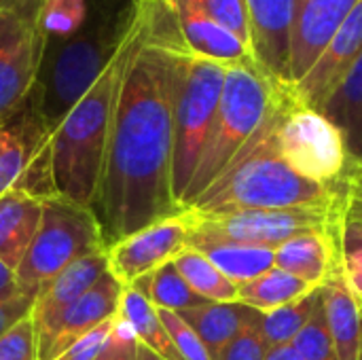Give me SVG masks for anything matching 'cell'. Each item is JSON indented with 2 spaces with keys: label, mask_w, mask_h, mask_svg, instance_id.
Masks as SVG:
<instances>
[{
  "label": "cell",
  "mask_w": 362,
  "mask_h": 360,
  "mask_svg": "<svg viewBox=\"0 0 362 360\" xmlns=\"http://www.w3.org/2000/svg\"><path fill=\"white\" fill-rule=\"evenodd\" d=\"M42 219V199L21 187L0 197V261L13 272L23 261Z\"/></svg>",
  "instance_id": "ffe728a7"
},
{
  "label": "cell",
  "mask_w": 362,
  "mask_h": 360,
  "mask_svg": "<svg viewBox=\"0 0 362 360\" xmlns=\"http://www.w3.org/2000/svg\"><path fill=\"white\" fill-rule=\"evenodd\" d=\"M189 246L206 255L214 263V267L238 286H244L276 267V250L272 248L240 246L197 238H191Z\"/></svg>",
  "instance_id": "7402d4cb"
},
{
  "label": "cell",
  "mask_w": 362,
  "mask_h": 360,
  "mask_svg": "<svg viewBox=\"0 0 362 360\" xmlns=\"http://www.w3.org/2000/svg\"><path fill=\"white\" fill-rule=\"evenodd\" d=\"M358 360H362V346H361V354H358Z\"/></svg>",
  "instance_id": "60d3db41"
},
{
  "label": "cell",
  "mask_w": 362,
  "mask_h": 360,
  "mask_svg": "<svg viewBox=\"0 0 362 360\" xmlns=\"http://www.w3.org/2000/svg\"><path fill=\"white\" fill-rule=\"evenodd\" d=\"M282 91L286 89L272 83L259 68H227L208 144L185 195L182 210L191 208L231 168L259 132Z\"/></svg>",
  "instance_id": "5b68a950"
},
{
  "label": "cell",
  "mask_w": 362,
  "mask_h": 360,
  "mask_svg": "<svg viewBox=\"0 0 362 360\" xmlns=\"http://www.w3.org/2000/svg\"><path fill=\"white\" fill-rule=\"evenodd\" d=\"M180 57L182 53L148 36L138 8L136 36L119 85L104 170L91 206L106 248L182 210L172 193Z\"/></svg>",
  "instance_id": "6da1fadb"
},
{
  "label": "cell",
  "mask_w": 362,
  "mask_h": 360,
  "mask_svg": "<svg viewBox=\"0 0 362 360\" xmlns=\"http://www.w3.org/2000/svg\"><path fill=\"white\" fill-rule=\"evenodd\" d=\"M4 2H6V0H0V8H2V4H4Z\"/></svg>",
  "instance_id": "b9f144b4"
},
{
  "label": "cell",
  "mask_w": 362,
  "mask_h": 360,
  "mask_svg": "<svg viewBox=\"0 0 362 360\" xmlns=\"http://www.w3.org/2000/svg\"><path fill=\"white\" fill-rule=\"evenodd\" d=\"M0 360H38V342L32 316L0 337Z\"/></svg>",
  "instance_id": "d6a6232c"
},
{
  "label": "cell",
  "mask_w": 362,
  "mask_h": 360,
  "mask_svg": "<svg viewBox=\"0 0 362 360\" xmlns=\"http://www.w3.org/2000/svg\"><path fill=\"white\" fill-rule=\"evenodd\" d=\"M293 89L280 93L272 112L231 168L191 206L199 214L244 210L329 208L341 202L339 182L318 185L299 176L278 151V125Z\"/></svg>",
  "instance_id": "7a4b0ae2"
},
{
  "label": "cell",
  "mask_w": 362,
  "mask_h": 360,
  "mask_svg": "<svg viewBox=\"0 0 362 360\" xmlns=\"http://www.w3.org/2000/svg\"><path fill=\"white\" fill-rule=\"evenodd\" d=\"M341 272L348 289L362 306V244L341 250Z\"/></svg>",
  "instance_id": "8d00e7d4"
},
{
  "label": "cell",
  "mask_w": 362,
  "mask_h": 360,
  "mask_svg": "<svg viewBox=\"0 0 362 360\" xmlns=\"http://www.w3.org/2000/svg\"><path fill=\"white\" fill-rule=\"evenodd\" d=\"M195 223L191 208L174 216L157 221L106 248L108 272L123 284L132 286L140 278L153 274L172 261L182 248L189 246V236Z\"/></svg>",
  "instance_id": "8fae6325"
},
{
  "label": "cell",
  "mask_w": 362,
  "mask_h": 360,
  "mask_svg": "<svg viewBox=\"0 0 362 360\" xmlns=\"http://www.w3.org/2000/svg\"><path fill=\"white\" fill-rule=\"evenodd\" d=\"M320 303L339 360H358L362 346V306L344 280L341 261L320 286Z\"/></svg>",
  "instance_id": "d6986e66"
},
{
  "label": "cell",
  "mask_w": 362,
  "mask_h": 360,
  "mask_svg": "<svg viewBox=\"0 0 362 360\" xmlns=\"http://www.w3.org/2000/svg\"><path fill=\"white\" fill-rule=\"evenodd\" d=\"M265 360H303V359H301V354L293 348V344H288V346L272 348Z\"/></svg>",
  "instance_id": "f35d334b"
},
{
  "label": "cell",
  "mask_w": 362,
  "mask_h": 360,
  "mask_svg": "<svg viewBox=\"0 0 362 360\" xmlns=\"http://www.w3.org/2000/svg\"><path fill=\"white\" fill-rule=\"evenodd\" d=\"M157 312L182 360H214L208 348L204 346V342L199 339V335L182 320L180 314L170 310H157Z\"/></svg>",
  "instance_id": "1f68e13d"
},
{
  "label": "cell",
  "mask_w": 362,
  "mask_h": 360,
  "mask_svg": "<svg viewBox=\"0 0 362 360\" xmlns=\"http://www.w3.org/2000/svg\"><path fill=\"white\" fill-rule=\"evenodd\" d=\"M356 2L358 0H293L291 85H297L310 72Z\"/></svg>",
  "instance_id": "5bb4252c"
},
{
  "label": "cell",
  "mask_w": 362,
  "mask_h": 360,
  "mask_svg": "<svg viewBox=\"0 0 362 360\" xmlns=\"http://www.w3.org/2000/svg\"><path fill=\"white\" fill-rule=\"evenodd\" d=\"M136 360H163L161 356H157L153 350H148L146 346L138 344V350H136Z\"/></svg>",
  "instance_id": "ab89813d"
},
{
  "label": "cell",
  "mask_w": 362,
  "mask_h": 360,
  "mask_svg": "<svg viewBox=\"0 0 362 360\" xmlns=\"http://www.w3.org/2000/svg\"><path fill=\"white\" fill-rule=\"evenodd\" d=\"M199 335L212 359H216L242 331L261 325L263 314L244 303H206L176 312Z\"/></svg>",
  "instance_id": "44dd1931"
},
{
  "label": "cell",
  "mask_w": 362,
  "mask_h": 360,
  "mask_svg": "<svg viewBox=\"0 0 362 360\" xmlns=\"http://www.w3.org/2000/svg\"><path fill=\"white\" fill-rule=\"evenodd\" d=\"M91 0H45L42 30L47 45L64 42L78 34L89 19Z\"/></svg>",
  "instance_id": "f546056e"
},
{
  "label": "cell",
  "mask_w": 362,
  "mask_h": 360,
  "mask_svg": "<svg viewBox=\"0 0 362 360\" xmlns=\"http://www.w3.org/2000/svg\"><path fill=\"white\" fill-rule=\"evenodd\" d=\"M320 112L341 129L350 159L362 163V55L325 102Z\"/></svg>",
  "instance_id": "603a6c76"
},
{
  "label": "cell",
  "mask_w": 362,
  "mask_h": 360,
  "mask_svg": "<svg viewBox=\"0 0 362 360\" xmlns=\"http://www.w3.org/2000/svg\"><path fill=\"white\" fill-rule=\"evenodd\" d=\"M278 151L299 176L318 185L339 182L352 163L341 129L320 110L301 106L295 95L278 125Z\"/></svg>",
  "instance_id": "30bf717a"
},
{
  "label": "cell",
  "mask_w": 362,
  "mask_h": 360,
  "mask_svg": "<svg viewBox=\"0 0 362 360\" xmlns=\"http://www.w3.org/2000/svg\"><path fill=\"white\" fill-rule=\"evenodd\" d=\"M134 19L136 0H91L83 30L47 45L30 98L51 134L115 59Z\"/></svg>",
  "instance_id": "3957f363"
},
{
  "label": "cell",
  "mask_w": 362,
  "mask_h": 360,
  "mask_svg": "<svg viewBox=\"0 0 362 360\" xmlns=\"http://www.w3.org/2000/svg\"><path fill=\"white\" fill-rule=\"evenodd\" d=\"M104 250L106 244L93 210L51 195L42 199L40 227L15 276L23 291L38 293L68 265Z\"/></svg>",
  "instance_id": "52a82bcc"
},
{
  "label": "cell",
  "mask_w": 362,
  "mask_h": 360,
  "mask_svg": "<svg viewBox=\"0 0 362 360\" xmlns=\"http://www.w3.org/2000/svg\"><path fill=\"white\" fill-rule=\"evenodd\" d=\"M252 25V51L263 74L280 89L291 85L293 0H246Z\"/></svg>",
  "instance_id": "9a60e30c"
},
{
  "label": "cell",
  "mask_w": 362,
  "mask_h": 360,
  "mask_svg": "<svg viewBox=\"0 0 362 360\" xmlns=\"http://www.w3.org/2000/svg\"><path fill=\"white\" fill-rule=\"evenodd\" d=\"M136 350H138V337L134 329L129 327L127 320H123L117 312V327L110 337L108 348L98 360H136Z\"/></svg>",
  "instance_id": "e575fe53"
},
{
  "label": "cell",
  "mask_w": 362,
  "mask_h": 360,
  "mask_svg": "<svg viewBox=\"0 0 362 360\" xmlns=\"http://www.w3.org/2000/svg\"><path fill=\"white\" fill-rule=\"evenodd\" d=\"M165 6L191 8L238 34L252 49V25L246 0H157ZM255 53V51H252ZM257 59V57H255Z\"/></svg>",
  "instance_id": "f1b7e54d"
},
{
  "label": "cell",
  "mask_w": 362,
  "mask_h": 360,
  "mask_svg": "<svg viewBox=\"0 0 362 360\" xmlns=\"http://www.w3.org/2000/svg\"><path fill=\"white\" fill-rule=\"evenodd\" d=\"M21 291L23 289L19 286L15 272L4 261H0V301H6V299L19 295Z\"/></svg>",
  "instance_id": "74e56055"
},
{
  "label": "cell",
  "mask_w": 362,
  "mask_h": 360,
  "mask_svg": "<svg viewBox=\"0 0 362 360\" xmlns=\"http://www.w3.org/2000/svg\"><path fill=\"white\" fill-rule=\"evenodd\" d=\"M362 55V0L356 2L348 19L329 40L310 72L293 85V95L301 106L320 110L337 85Z\"/></svg>",
  "instance_id": "4fadbf2b"
},
{
  "label": "cell",
  "mask_w": 362,
  "mask_h": 360,
  "mask_svg": "<svg viewBox=\"0 0 362 360\" xmlns=\"http://www.w3.org/2000/svg\"><path fill=\"white\" fill-rule=\"evenodd\" d=\"M227 66L202 57H180V79L174 104L172 193L178 208L191 187L223 93Z\"/></svg>",
  "instance_id": "8992f818"
},
{
  "label": "cell",
  "mask_w": 362,
  "mask_h": 360,
  "mask_svg": "<svg viewBox=\"0 0 362 360\" xmlns=\"http://www.w3.org/2000/svg\"><path fill=\"white\" fill-rule=\"evenodd\" d=\"M51 132L38 115L32 98L4 123H0V197L19 185L25 170L49 144Z\"/></svg>",
  "instance_id": "2e32d148"
},
{
  "label": "cell",
  "mask_w": 362,
  "mask_h": 360,
  "mask_svg": "<svg viewBox=\"0 0 362 360\" xmlns=\"http://www.w3.org/2000/svg\"><path fill=\"white\" fill-rule=\"evenodd\" d=\"M45 0H6L0 8V123L30 98L47 51Z\"/></svg>",
  "instance_id": "9c48e42d"
},
{
  "label": "cell",
  "mask_w": 362,
  "mask_h": 360,
  "mask_svg": "<svg viewBox=\"0 0 362 360\" xmlns=\"http://www.w3.org/2000/svg\"><path fill=\"white\" fill-rule=\"evenodd\" d=\"M314 286H310L308 282L295 278L293 274L274 267L269 272H265L263 276L255 278L252 282L240 286V295H238V303L250 306L255 310H259L261 314L274 312L278 308L297 303L301 299H305L308 295H312Z\"/></svg>",
  "instance_id": "d4e9b609"
},
{
  "label": "cell",
  "mask_w": 362,
  "mask_h": 360,
  "mask_svg": "<svg viewBox=\"0 0 362 360\" xmlns=\"http://www.w3.org/2000/svg\"><path fill=\"white\" fill-rule=\"evenodd\" d=\"M119 316L129 323V327L134 329V333L138 337V344L146 346L148 350H153L163 360H182L168 329L163 327V323L159 318L157 308L136 286L123 289L121 303H119Z\"/></svg>",
  "instance_id": "cb8c5ba5"
},
{
  "label": "cell",
  "mask_w": 362,
  "mask_h": 360,
  "mask_svg": "<svg viewBox=\"0 0 362 360\" xmlns=\"http://www.w3.org/2000/svg\"><path fill=\"white\" fill-rule=\"evenodd\" d=\"M318 301H320V289L297 303H291V306H284V308L263 314L261 333H263L265 342L269 344V348H280V346L293 344V339L301 333V329L310 320Z\"/></svg>",
  "instance_id": "83f0119b"
},
{
  "label": "cell",
  "mask_w": 362,
  "mask_h": 360,
  "mask_svg": "<svg viewBox=\"0 0 362 360\" xmlns=\"http://www.w3.org/2000/svg\"><path fill=\"white\" fill-rule=\"evenodd\" d=\"M191 238L257 246L276 250L280 244L303 231H344V204L329 208H284V210H244L227 214L195 212Z\"/></svg>",
  "instance_id": "ba28073f"
},
{
  "label": "cell",
  "mask_w": 362,
  "mask_h": 360,
  "mask_svg": "<svg viewBox=\"0 0 362 360\" xmlns=\"http://www.w3.org/2000/svg\"><path fill=\"white\" fill-rule=\"evenodd\" d=\"M132 286H136L138 291H142L146 295V299L157 310L185 312V310H191V308H199V306L210 303L204 297H199L197 293H193V289L185 282V278L176 269L174 261H168L165 265H161L153 274L140 278Z\"/></svg>",
  "instance_id": "4316f807"
},
{
  "label": "cell",
  "mask_w": 362,
  "mask_h": 360,
  "mask_svg": "<svg viewBox=\"0 0 362 360\" xmlns=\"http://www.w3.org/2000/svg\"><path fill=\"white\" fill-rule=\"evenodd\" d=\"M172 261H174L176 269L180 272V276L185 278V282L193 289V293H197L206 301H210V303H238L240 286L233 284L231 280H227L214 267V263L206 255H202L199 250L187 246Z\"/></svg>",
  "instance_id": "484cf974"
},
{
  "label": "cell",
  "mask_w": 362,
  "mask_h": 360,
  "mask_svg": "<svg viewBox=\"0 0 362 360\" xmlns=\"http://www.w3.org/2000/svg\"><path fill=\"white\" fill-rule=\"evenodd\" d=\"M123 284L106 272L76 303L36 329L38 360H59L85 335L110 320L119 312Z\"/></svg>",
  "instance_id": "7c38bea8"
},
{
  "label": "cell",
  "mask_w": 362,
  "mask_h": 360,
  "mask_svg": "<svg viewBox=\"0 0 362 360\" xmlns=\"http://www.w3.org/2000/svg\"><path fill=\"white\" fill-rule=\"evenodd\" d=\"M34 299H36V293L21 291L19 295L11 297L6 301H0V337L6 331H11L17 323H21L23 318H28L32 314Z\"/></svg>",
  "instance_id": "d590c367"
},
{
  "label": "cell",
  "mask_w": 362,
  "mask_h": 360,
  "mask_svg": "<svg viewBox=\"0 0 362 360\" xmlns=\"http://www.w3.org/2000/svg\"><path fill=\"white\" fill-rule=\"evenodd\" d=\"M341 261V236L333 231H303L276 248V267L320 289Z\"/></svg>",
  "instance_id": "e0dca14e"
},
{
  "label": "cell",
  "mask_w": 362,
  "mask_h": 360,
  "mask_svg": "<svg viewBox=\"0 0 362 360\" xmlns=\"http://www.w3.org/2000/svg\"><path fill=\"white\" fill-rule=\"evenodd\" d=\"M136 23H138V2H136V19L123 47L108 64V68L102 72V76L93 83V87L76 102V106L55 127L49 140L55 193L78 206L91 208L100 187L117 93L134 45Z\"/></svg>",
  "instance_id": "277c9868"
},
{
  "label": "cell",
  "mask_w": 362,
  "mask_h": 360,
  "mask_svg": "<svg viewBox=\"0 0 362 360\" xmlns=\"http://www.w3.org/2000/svg\"><path fill=\"white\" fill-rule=\"evenodd\" d=\"M293 348L303 360H339L320 301L301 333L293 339Z\"/></svg>",
  "instance_id": "4dcf8cb0"
},
{
  "label": "cell",
  "mask_w": 362,
  "mask_h": 360,
  "mask_svg": "<svg viewBox=\"0 0 362 360\" xmlns=\"http://www.w3.org/2000/svg\"><path fill=\"white\" fill-rule=\"evenodd\" d=\"M108 272V255L95 252L89 255L72 265H68L64 272L53 276L40 291L36 293L34 308H32V320L34 329L51 323L55 316L66 312L72 303H76L104 274Z\"/></svg>",
  "instance_id": "ac0fdd59"
},
{
  "label": "cell",
  "mask_w": 362,
  "mask_h": 360,
  "mask_svg": "<svg viewBox=\"0 0 362 360\" xmlns=\"http://www.w3.org/2000/svg\"><path fill=\"white\" fill-rule=\"evenodd\" d=\"M269 344L261 333V325L242 331L214 360H265L269 354Z\"/></svg>",
  "instance_id": "836d02e7"
}]
</instances>
